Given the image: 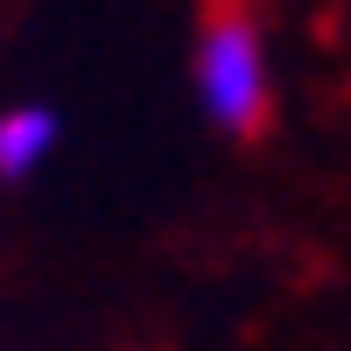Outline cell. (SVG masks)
Masks as SVG:
<instances>
[{
    "mask_svg": "<svg viewBox=\"0 0 351 351\" xmlns=\"http://www.w3.org/2000/svg\"><path fill=\"white\" fill-rule=\"evenodd\" d=\"M197 106L218 134L246 141L267 127L274 112V71H267V43H260V21L246 8H218L204 14L197 36Z\"/></svg>",
    "mask_w": 351,
    "mask_h": 351,
    "instance_id": "1",
    "label": "cell"
},
{
    "mask_svg": "<svg viewBox=\"0 0 351 351\" xmlns=\"http://www.w3.org/2000/svg\"><path fill=\"white\" fill-rule=\"evenodd\" d=\"M56 134H64V120L49 106H8L0 112V183L36 176L49 162V148H56Z\"/></svg>",
    "mask_w": 351,
    "mask_h": 351,
    "instance_id": "2",
    "label": "cell"
}]
</instances>
